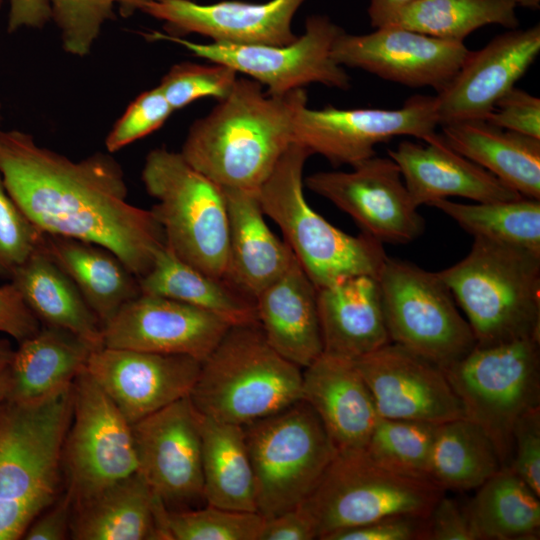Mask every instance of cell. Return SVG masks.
<instances>
[{
  "mask_svg": "<svg viewBox=\"0 0 540 540\" xmlns=\"http://www.w3.org/2000/svg\"><path fill=\"white\" fill-rule=\"evenodd\" d=\"M0 175L9 195L43 233L101 245L138 278L165 245L152 211L127 201L124 172L108 153L74 161L26 132L0 129Z\"/></svg>",
  "mask_w": 540,
  "mask_h": 540,
  "instance_id": "obj_1",
  "label": "cell"
},
{
  "mask_svg": "<svg viewBox=\"0 0 540 540\" xmlns=\"http://www.w3.org/2000/svg\"><path fill=\"white\" fill-rule=\"evenodd\" d=\"M303 88L283 95L264 92L253 79L238 78L227 97L190 127L180 153L225 189L258 191L293 143Z\"/></svg>",
  "mask_w": 540,
  "mask_h": 540,
  "instance_id": "obj_2",
  "label": "cell"
},
{
  "mask_svg": "<svg viewBox=\"0 0 540 540\" xmlns=\"http://www.w3.org/2000/svg\"><path fill=\"white\" fill-rule=\"evenodd\" d=\"M72 412V385L39 402L7 401L1 408L0 540L22 538L60 494Z\"/></svg>",
  "mask_w": 540,
  "mask_h": 540,
  "instance_id": "obj_3",
  "label": "cell"
},
{
  "mask_svg": "<svg viewBox=\"0 0 540 540\" xmlns=\"http://www.w3.org/2000/svg\"><path fill=\"white\" fill-rule=\"evenodd\" d=\"M438 273L476 345L540 339V253L474 237L469 253Z\"/></svg>",
  "mask_w": 540,
  "mask_h": 540,
  "instance_id": "obj_4",
  "label": "cell"
},
{
  "mask_svg": "<svg viewBox=\"0 0 540 540\" xmlns=\"http://www.w3.org/2000/svg\"><path fill=\"white\" fill-rule=\"evenodd\" d=\"M194 409L247 425L302 399V368L267 342L258 322L232 325L202 361L189 394Z\"/></svg>",
  "mask_w": 540,
  "mask_h": 540,
  "instance_id": "obj_5",
  "label": "cell"
},
{
  "mask_svg": "<svg viewBox=\"0 0 540 540\" xmlns=\"http://www.w3.org/2000/svg\"><path fill=\"white\" fill-rule=\"evenodd\" d=\"M311 152L292 143L258 190L265 215L280 228L315 287L355 276L377 277L388 257L383 243L362 233L353 236L333 226L307 202L303 170Z\"/></svg>",
  "mask_w": 540,
  "mask_h": 540,
  "instance_id": "obj_6",
  "label": "cell"
},
{
  "mask_svg": "<svg viewBox=\"0 0 540 540\" xmlns=\"http://www.w3.org/2000/svg\"><path fill=\"white\" fill-rule=\"evenodd\" d=\"M151 211L166 246L181 260L213 277L225 279L228 215L224 189L195 169L180 152L151 150L141 172Z\"/></svg>",
  "mask_w": 540,
  "mask_h": 540,
  "instance_id": "obj_7",
  "label": "cell"
},
{
  "mask_svg": "<svg viewBox=\"0 0 540 540\" xmlns=\"http://www.w3.org/2000/svg\"><path fill=\"white\" fill-rule=\"evenodd\" d=\"M445 490L427 478L390 470L365 449L337 451L315 489L301 503L319 540L388 516L427 517Z\"/></svg>",
  "mask_w": 540,
  "mask_h": 540,
  "instance_id": "obj_8",
  "label": "cell"
},
{
  "mask_svg": "<svg viewBox=\"0 0 540 540\" xmlns=\"http://www.w3.org/2000/svg\"><path fill=\"white\" fill-rule=\"evenodd\" d=\"M444 370L465 417L487 433L502 468L508 467L516 422L540 407V339L475 345Z\"/></svg>",
  "mask_w": 540,
  "mask_h": 540,
  "instance_id": "obj_9",
  "label": "cell"
},
{
  "mask_svg": "<svg viewBox=\"0 0 540 540\" xmlns=\"http://www.w3.org/2000/svg\"><path fill=\"white\" fill-rule=\"evenodd\" d=\"M265 519L303 503L337 450L320 418L304 400L243 426Z\"/></svg>",
  "mask_w": 540,
  "mask_h": 540,
  "instance_id": "obj_10",
  "label": "cell"
},
{
  "mask_svg": "<svg viewBox=\"0 0 540 540\" xmlns=\"http://www.w3.org/2000/svg\"><path fill=\"white\" fill-rule=\"evenodd\" d=\"M391 342L447 368L476 345L438 272L387 257L377 276Z\"/></svg>",
  "mask_w": 540,
  "mask_h": 540,
  "instance_id": "obj_11",
  "label": "cell"
},
{
  "mask_svg": "<svg viewBox=\"0 0 540 540\" xmlns=\"http://www.w3.org/2000/svg\"><path fill=\"white\" fill-rule=\"evenodd\" d=\"M344 30L325 15L307 18L305 32L287 45H229L196 43L184 37L153 31L151 41L180 45L192 55L225 64L266 87L271 95H283L312 83L346 90L350 79L331 56L336 38Z\"/></svg>",
  "mask_w": 540,
  "mask_h": 540,
  "instance_id": "obj_12",
  "label": "cell"
},
{
  "mask_svg": "<svg viewBox=\"0 0 540 540\" xmlns=\"http://www.w3.org/2000/svg\"><path fill=\"white\" fill-rule=\"evenodd\" d=\"M72 392L62 471L76 504L136 473L138 462L131 424L85 368Z\"/></svg>",
  "mask_w": 540,
  "mask_h": 540,
  "instance_id": "obj_13",
  "label": "cell"
},
{
  "mask_svg": "<svg viewBox=\"0 0 540 540\" xmlns=\"http://www.w3.org/2000/svg\"><path fill=\"white\" fill-rule=\"evenodd\" d=\"M439 125L434 96L414 95L398 109H339L303 106L296 114L293 143L320 154L333 165L354 166L375 155L374 146L396 136L425 142Z\"/></svg>",
  "mask_w": 540,
  "mask_h": 540,
  "instance_id": "obj_14",
  "label": "cell"
},
{
  "mask_svg": "<svg viewBox=\"0 0 540 540\" xmlns=\"http://www.w3.org/2000/svg\"><path fill=\"white\" fill-rule=\"evenodd\" d=\"M305 184L381 243L406 244L425 231V220L390 157L374 155L348 172H316L306 177Z\"/></svg>",
  "mask_w": 540,
  "mask_h": 540,
  "instance_id": "obj_15",
  "label": "cell"
},
{
  "mask_svg": "<svg viewBox=\"0 0 540 540\" xmlns=\"http://www.w3.org/2000/svg\"><path fill=\"white\" fill-rule=\"evenodd\" d=\"M138 470L168 510L204 501L201 436L189 396L131 425Z\"/></svg>",
  "mask_w": 540,
  "mask_h": 540,
  "instance_id": "obj_16",
  "label": "cell"
},
{
  "mask_svg": "<svg viewBox=\"0 0 540 540\" xmlns=\"http://www.w3.org/2000/svg\"><path fill=\"white\" fill-rule=\"evenodd\" d=\"M469 52L464 42L387 26L363 35L343 31L333 43L331 56L342 67L439 92L452 80Z\"/></svg>",
  "mask_w": 540,
  "mask_h": 540,
  "instance_id": "obj_17",
  "label": "cell"
},
{
  "mask_svg": "<svg viewBox=\"0 0 540 540\" xmlns=\"http://www.w3.org/2000/svg\"><path fill=\"white\" fill-rule=\"evenodd\" d=\"M354 364L381 418L438 425L465 417L444 368L401 345L390 342Z\"/></svg>",
  "mask_w": 540,
  "mask_h": 540,
  "instance_id": "obj_18",
  "label": "cell"
},
{
  "mask_svg": "<svg viewBox=\"0 0 540 540\" xmlns=\"http://www.w3.org/2000/svg\"><path fill=\"white\" fill-rule=\"evenodd\" d=\"M201 363L186 355L103 346L92 351L85 370L132 425L189 396Z\"/></svg>",
  "mask_w": 540,
  "mask_h": 540,
  "instance_id": "obj_19",
  "label": "cell"
},
{
  "mask_svg": "<svg viewBox=\"0 0 540 540\" xmlns=\"http://www.w3.org/2000/svg\"><path fill=\"white\" fill-rule=\"evenodd\" d=\"M232 326L173 299L140 294L103 325V346L205 360Z\"/></svg>",
  "mask_w": 540,
  "mask_h": 540,
  "instance_id": "obj_20",
  "label": "cell"
},
{
  "mask_svg": "<svg viewBox=\"0 0 540 540\" xmlns=\"http://www.w3.org/2000/svg\"><path fill=\"white\" fill-rule=\"evenodd\" d=\"M540 52L539 24L513 29L470 51L452 80L434 96L439 125L484 120Z\"/></svg>",
  "mask_w": 540,
  "mask_h": 540,
  "instance_id": "obj_21",
  "label": "cell"
},
{
  "mask_svg": "<svg viewBox=\"0 0 540 540\" xmlns=\"http://www.w3.org/2000/svg\"><path fill=\"white\" fill-rule=\"evenodd\" d=\"M305 0H269L263 3L157 0L142 12L164 22L163 33L183 37L200 34L229 45H287L298 37L292 31L294 15Z\"/></svg>",
  "mask_w": 540,
  "mask_h": 540,
  "instance_id": "obj_22",
  "label": "cell"
},
{
  "mask_svg": "<svg viewBox=\"0 0 540 540\" xmlns=\"http://www.w3.org/2000/svg\"><path fill=\"white\" fill-rule=\"evenodd\" d=\"M425 143L405 140L395 149L388 150L417 207L451 196L475 202L522 197L490 172L449 147L441 135L436 134Z\"/></svg>",
  "mask_w": 540,
  "mask_h": 540,
  "instance_id": "obj_23",
  "label": "cell"
},
{
  "mask_svg": "<svg viewBox=\"0 0 540 540\" xmlns=\"http://www.w3.org/2000/svg\"><path fill=\"white\" fill-rule=\"evenodd\" d=\"M302 400L316 412L337 451L365 449L380 418L354 362L325 353L302 369Z\"/></svg>",
  "mask_w": 540,
  "mask_h": 540,
  "instance_id": "obj_24",
  "label": "cell"
},
{
  "mask_svg": "<svg viewBox=\"0 0 540 540\" xmlns=\"http://www.w3.org/2000/svg\"><path fill=\"white\" fill-rule=\"evenodd\" d=\"M323 353L356 361L390 343L378 278L355 275L317 289Z\"/></svg>",
  "mask_w": 540,
  "mask_h": 540,
  "instance_id": "obj_25",
  "label": "cell"
},
{
  "mask_svg": "<svg viewBox=\"0 0 540 540\" xmlns=\"http://www.w3.org/2000/svg\"><path fill=\"white\" fill-rule=\"evenodd\" d=\"M254 302L263 334L281 356L303 369L323 353L317 288L295 257Z\"/></svg>",
  "mask_w": 540,
  "mask_h": 540,
  "instance_id": "obj_26",
  "label": "cell"
},
{
  "mask_svg": "<svg viewBox=\"0 0 540 540\" xmlns=\"http://www.w3.org/2000/svg\"><path fill=\"white\" fill-rule=\"evenodd\" d=\"M168 508L136 472L73 504L76 540H170Z\"/></svg>",
  "mask_w": 540,
  "mask_h": 540,
  "instance_id": "obj_27",
  "label": "cell"
},
{
  "mask_svg": "<svg viewBox=\"0 0 540 540\" xmlns=\"http://www.w3.org/2000/svg\"><path fill=\"white\" fill-rule=\"evenodd\" d=\"M223 189L228 215L225 280L254 299L285 272L295 256L268 227L258 191Z\"/></svg>",
  "mask_w": 540,
  "mask_h": 540,
  "instance_id": "obj_28",
  "label": "cell"
},
{
  "mask_svg": "<svg viewBox=\"0 0 540 540\" xmlns=\"http://www.w3.org/2000/svg\"><path fill=\"white\" fill-rule=\"evenodd\" d=\"M440 126L441 137L453 150L520 195L540 199V139L479 119Z\"/></svg>",
  "mask_w": 540,
  "mask_h": 540,
  "instance_id": "obj_29",
  "label": "cell"
},
{
  "mask_svg": "<svg viewBox=\"0 0 540 540\" xmlns=\"http://www.w3.org/2000/svg\"><path fill=\"white\" fill-rule=\"evenodd\" d=\"M95 348L78 335L44 325L19 343L9 365L8 401L35 403L69 388Z\"/></svg>",
  "mask_w": 540,
  "mask_h": 540,
  "instance_id": "obj_30",
  "label": "cell"
},
{
  "mask_svg": "<svg viewBox=\"0 0 540 540\" xmlns=\"http://www.w3.org/2000/svg\"><path fill=\"white\" fill-rule=\"evenodd\" d=\"M44 248L75 283L102 326L141 294L139 278L101 245L45 234Z\"/></svg>",
  "mask_w": 540,
  "mask_h": 540,
  "instance_id": "obj_31",
  "label": "cell"
},
{
  "mask_svg": "<svg viewBox=\"0 0 540 540\" xmlns=\"http://www.w3.org/2000/svg\"><path fill=\"white\" fill-rule=\"evenodd\" d=\"M23 300L44 325L68 330L95 348L103 347V326L70 277L43 245L10 275Z\"/></svg>",
  "mask_w": 540,
  "mask_h": 540,
  "instance_id": "obj_32",
  "label": "cell"
},
{
  "mask_svg": "<svg viewBox=\"0 0 540 540\" xmlns=\"http://www.w3.org/2000/svg\"><path fill=\"white\" fill-rule=\"evenodd\" d=\"M196 414L204 502L224 509L257 512L255 479L243 426Z\"/></svg>",
  "mask_w": 540,
  "mask_h": 540,
  "instance_id": "obj_33",
  "label": "cell"
},
{
  "mask_svg": "<svg viewBox=\"0 0 540 540\" xmlns=\"http://www.w3.org/2000/svg\"><path fill=\"white\" fill-rule=\"evenodd\" d=\"M142 294L173 299L210 312L230 325L258 322L254 299L225 279L213 277L176 256L166 244L139 278Z\"/></svg>",
  "mask_w": 540,
  "mask_h": 540,
  "instance_id": "obj_34",
  "label": "cell"
},
{
  "mask_svg": "<svg viewBox=\"0 0 540 540\" xmlns=\"http://www.w3.org/2000/svg\"><path fill=\"white\" fill-rule=\"evenodd\" d=\"M477 489L465 505L476 540L539 539L540 497L510 467Z\"/></svg>",
  "mask_w": 540,
  "mask_h": 540,
  "instance_id": "obj_35",
  "label": "cell"
},
{
  "mask_svg": "<svg viewBox=\"0 0 540 540\" xmlns=\"http://www.w3.org/2000/svg\"><path fill=\"white\" fill-rule=\"evenodd\" d=\"M502 468L487 433L466 417L437 426L428 477L444 490L476 489Z\"/></svg>",
  "mask_w": 540,
  "mask_h": 540,
  "instance_id": "obj_36",
  "label": "cell"
},
{
  "mask_svg": "<svg viewBox=\"0 0 540 540\" xmlns=\"http://www.w3.org/2000/svg\"><path fill=\"white\" fill-rule=\"evenodd\" d=\"M452 218L473 237L515 245L540 253V199L464 204L437 199L428 204Z\"/></svg>",
  "mask_w": 540,
  "mask_h": 540,
  "instance_id": "obj_37",
  "label": "cell"
},
{
  "mask_svg": "<svg viewBox=\"0 0 540 540\" xmlns=\"http://www.w3.org/2000/svg\"><path fill=\"white\" fill-rule=\"evenodd\" d=\"M516 7V0H418L390 26L463 42L471 32L488 24L515 29L519 24Z\"/></svg>",
  "mask_w": 540,
  "mask_h": 540,
  "instance_id": "obj_38",
  "label": "cell"
},
{
  "mask_svg": "<svg viewBox=\"0 0 540 540\" xmlns=\"http://www.w3.org/2000/svg\"><path fill=\"white\" fill-rule=\"evenodd\" d=\"M438 425L380 417L365 450L390 470L429 479L428 464Z\"/></svg>",
  "mask_w": 540,
  "mask_h": 540,
  "instance_id": "obj_39",
  "label": "cell"
},
{
  "mask_svg": "<svg viewBox=\"0 0 540 540\" xmlns=\"http://www.w3.org/2000/svg\"><path fill=\"white\" fill-rule=\"evenodd\" d=\"M265 518L258 512L207 505L169 510L170 540H260Z\"/></svg>",
  "mask_w": 540,
  "mask_h": 540,
  "instance_id": "obj_40",
  "label": "cell"
},
{
  "mask_svg": "<svg viewBox=\"0 0 540 540\" xmlns=\"http://www.w3.org/2000/svg\"><path fill=\"white\" fill-rule=\"evenodd\" d=\"M237 74L225 64L185 61L173 65L158 86L176 111L204 97L224 99L234 87Z\"/></svg>",
  "mask_w": 540,
  "mask_h": 540,
  "instance_id": "obj_41",
  "label": "cell"
},
{
  "mask_svg": "<svg viewBox=\"0 0 540 540\" xmlns=\"http://www.w3.org/2000/svg\"><path fill=\"white\" fill-rule=\"evenodd\" d=\"M51 19L56 23L63 49L84 57L100 35L103 25L112 18L116 0H49Z\"/></svg>",
  "mask_w": 540,
  "mask_h": 540,
  "instance_id": "obj_42",
  "label": "cell"
},
{
  "mask_svg": "<svg viewBox=\"0 0 540 540\" xmlns=\"http://www.w3.org/2000/svg\"><path fill=\"white\" fill-rule=\"evenodd\" d=\"M45 239L7 192L0 175V272L11 275Z\"/></svg>",
  "mask_w": 540,
  "mask_h": 540,
  "instance_id": "obj_43",
  "label": "cell"
},
{
  "mask_svg": "<svg viewBox=\"0 0 540 540\" xmlns=\"http://www.w3.org/2000/svg\"><path fill=\"white\" fill-rule=\"evenodd\" d=\"M174 112L163 92L156 86L139 94L115 122L105 139L109 153L153 133Z\"/></svg>",
  "mask_w": 540,
  "mask_h": 540,
  "instance_id": "obj_44",
  "label": "cell"
},
{
  "mask_svg": "<svg viewBox=\"0 0 540 540\" xmlns=\"http://www.w3.org/2000/svg\"><path fill=\"white\" fill-rule=\"evenodd\" d=\"M508 467L540 497V407L526 412L516 422Z\"/></svg>",
  "mask_w": 540,
  "mask_h": 540,
  "instance_id": "obj_45",
  "label": "cell"
},
{
  "mask_svg": "<svg viewBox=\"0 0 540 540\" xmlns=\"http://www.w3.org/2000/svg\"><path fill=\"white\" fill-rule=\"evenodd\" d=\"M484 120L494 126L540 139V99L514 86L497 101Z\"/></svg>",
  "mask_w": 540,
  "mask_h": 540,
  "instance_id": "obj_46",
  "label": "cell"
},
{
  "mask_svg": "<svg viewBox=\"0 0 540 540\" xmlns=\"http://www.w3.org/2000/svg\"><path fill=\"white\" fill-rule=\"evenodd\" d=\"M428 516L400 514L335 532L326 540H427Z\"/></svg>",
  "mask_w": 540,
  "mask_h": 540,
  "instance_id": "obj_47",
  "label": "cell"
},
{
  "mask_svg": "<svg viewBox=\"0 0 540 540\" xmlns=\"http://www.w3.org/2000/svg\"><path fill=\"white\" fill-rule=\"evenodd\" d=\"M427 540H476L465 505L444 494L428 516Z\"/></svg>",
  "mask_w": 540,
  "mask_h": 540,
  "instance_id": "obj_48",
  "label": "cell"
},
{
  "mask_svg": "<svg viewBox=\"0 0 540 540\" xmlns=\"http://www.w3.org/2000/svg\"><path fill=\"white\" fill-rule=\"evenodd\" d=\"M40 327L41 322L13 283L0 286V332L20 343L34 335Z\"/></svg>",
  "mask_w": 540,
  "mask_h": 540,
  "instance_id": "obj_49",
  "label": "cell"
},
{
  "mask_svg": "<svg viewBox=\"0 0 540 540\" xmlns=\"http://www.w3.org/2000/svg\"><path fill=\"white\" fill-rule=\"evenodd\" d=\"M73 514V498L65 489L30 524L23 539L63 540L68 538Z\"/></svg>",
  "mask_w": 540,
  "mask_h": 540,
  "instance_id": "obj_50",
  "label": "cell"
},
{
  "mask_svg": "<svg viewBox=\"0 0 540 540\" xmlns=\"http://www.w3.org/2000/svg\"><path fill=\"white\" fill-rule=\"evenodd\" d=\"M318 539L315 524L300 504L274 517L265 519L260 540Z\"/></svg>",
  "mask_w": 540,
  "mask_h": 540,
  "instance_id": "obj_51",
  "label": "cell"
},
{
  "mask_svg": "<svg viewBox=\"0 0 540 540\" xmlns=\"http://www.w3.org/2000/svg\"><path fill=\"white\" fill-rule=\"evenodd\" d=\"M51 20L49 0H10L8 32L22 28H42Z\"/></svg>",
  "mask_w": 540,
  "mask_h": 540,
  "instance_id": "obj_52",
  "label": "cell"
},
{
  "mask_svg": "<svg viewBox=\"0 0 540 540\" xmlns=\"http://www.w3.org/2000/svg\"><path fill=\"white\" fill-rule=\"evenodd\" d=\"M418 0H370L368 15L374 28L390 26L396 17Z\"/></svg>",
  "mask_w": 540,
  "mask_h": 540,
  "instance_id": "obj_53",
  "label": "cell"
},
{
  "mask_svg": "<svg viewBox=\"0 0 540 540\" xmlns=\"http://www.w3.org/2000/svg\"><path fill=\"white\" fill-rule=\"evenodd\" d=\"M157 0H116V6L122 17H130L137 11H142L143 8Z\"/></svg>",
  "mask_w": 540,
  "mask_h": 540,
  "instance_id": "obj_54",
  "label": "cell"
},
{
  "mask_svg": "<svg viewBox=\"0 0 540 540\" xmlns=\"http://www.w3.org/2000/svg\"><path fill=\"white\" fill-rule=\"evenodd\" d=\"M11 384V375L8 367L0 372V410L9 399Z\"/></svg>",
  "mask_w": 540,
  "mask_h": 540,
  "instance_id": "obj_55",
  "label": "cell"
},
{
  "mask_svg": "<svg viewBox=\"0 0 540 540\" xmlns=\"http://www.w3.org/2000/svg\"><path fill=\"white\" fill-rule=\"evenodd\" d=\"M14 352L15 350L7 340L0 339V372L9 367Z\"/></svg>",
  "mask_w": 540,
  "mask_h": 540,
  "instance_id": "obj_56",
  "label": "cell"
},
{
  "mask_svg": "<svg viewBox=\"0 0 540 540\" xmlns=\"http://www.w3.org/2000/svg\"><path fill=\"white\" fill-rule=\"evenodd\" d=\"M516 5L532 10H538L540 7V0H516Z\"/></svg>",
  "mask_w": 540,
  "mask_h": 540,
  "instance_id": "obj_57",
  "label": "cell"
},
{
  "mask_svg": "<svg viewBox=\"0 0 540 540\" xmlns=\"http://www.w3.org/2000/svg\"><path fill=\"white\" fill-rule=\"evenodd\" d=\"M1 110H2V105H1V103H0V122H1V118H2Z\"/></svg>",
  "mask_w": 540,
  "mask_h": 540,
  "instance_id": "obj_58",
  "label": "cell"
},
{
  "mask_svg": "<svg viewBox=\"0 0 540 540\" xmlns=\"http://www.w3.org/2000/svg\"><path fill=\"white\" fill-rule=\"evenodd\" d=\"M1 4H2V0H0V7H1Z\"/></svg>",
  "mask_w": 540,
  "mask_h": 540,
  "instance_id": "obj_59",
  "label": "cell"
}]
</instances>
